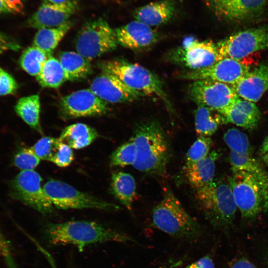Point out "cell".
<instances>
[{"instance_id":"cell-1","label":"cell","mask_w":268,"mask_h":268,"mask_svg":"<svg viewBox=\"0 0 268 268\" xmlns=\"http://www.w3.org/2000/svg\"><path fill=\"white\" fill-rule=\"evenodd\" d=\"M131 138L135 147L134 167L148 175L164 174L170 158L171 149L160 124L154 120L141 122L135 128Z\"/></svg>"},{"instance_id":"cell-2","label":"cell","mask_w":268,"mask_h":268,"mask_svg":"<svg viewBox=\"0 0 268 268\" xmlns=\"http://www.w3.org/2000/svg\"><path fill=\"white\" fill-rule=\"evenodd\" d=\"M46 241L51 245H71L81 251L89 245L107 242H136L125 233L94 221L76 220L48 223L44 228Z\"/></svg>"},{"instance_id":"cell-3","label":"cell","mask_w":268,"mask_h":268,"mask_svg":"<svg viewBox=\"0 0 268 268\" xmlns=\"http://www.w3.org/2000/svg\"><path fill=\"white\" fill-rule=\"evenodd\" d=\"M151 217L155 227L174 238L193 241L202 234L200 224L187 212L169 189L153 207Z\"/></svg>"},{"instance_id":"cell-4","label":"cell","mask_w":268,"mask_h":268,"mask_svg":"<svg viewBox=\"0 0 268 268\" xmlns=\"http://www.w3.org/2000/svg\"><path fill=\"white\" fill-rule=\"evenodd\" d=\"M195 198L205 218L214 227L225 228L232 223L237 206L228 182L213 181L195 190Z\"/></svg>"},{"instance_id":"cell-5","label":"cell","mask_w":268,"mask_h":268,"mask_svg":"<svg viewBox=\"0 0 268 268\" xmlns=\"http://www.w3.org/2000/svg\"><path fill=\"white\" fill-rule=\"evenodd\" d=\"M228 182L243 217L253 218L262 210H268V176L259 177L249 172L236 171Z\"/></svg>"},{"instance_id":"cell-6","label":"cell","mask_w":268,"mask_h":268,"mask_svg":"<svg viewBox=\"0 0 268 268\" xmlns=\"http://www.w3.org/2000/svg\"><path fill=\"white\" fill-rule=\"evenodd\" d=\"M102 72L113 75L142 96L154 95L161 99L169 109L170 102L159 78L145 67L122 60L105 61L99 64Z\"/></svg>"},{"instance_id":"cell-7","label":"cell","mask_w":268,"mask_h":268,"mask_svg":"<svg viewBox=\"0 0 268 268\" xmlns=\"http://www.w3.org/2000/svg\"><path fill=\"white\" fill-rule=\"evenodd\" d=\"M75 44L77 53L89 60L115 50L118 44L115 30L103 18L83 25Z\"/></svg>"},{"instance_id":"cell-8","label":"cell","mask_w":268,"mask_h":268,"mask_svg":"<svg viewBox=\"0 0 268 268\" xmlns=\"http://www.w3.org/2000/svg\"><path fill=\"white\" fill-rule=\"evenodd\" d=\"M44 190L54 206L59 209L95 208L116 210L118 206L80 192L70 185L55 179L43 186Z\"/></svg>"},{"instance_id":"cell-9","label":"cell","mask_w":268,"mask_h":268,"mask_svg":"<svg viewBox=\"0 0 268 268\" xmlns=\"http://www.w3.org/2000/svg\"><path fill=\"white\" fill-rule=\"evenodd\" d=\"M42 178L34 170L21 171L10 186L11 197L44 215L54 212V205L42 187Z\"/></svg>"},{"instance_id":"cell-10","label":"cell","mask_w":268,"mask_h":268,"mask_svg":"<svg viewBox=\"0 0 268 268\" xmlns=\"http://www.w3.org/2000/svg\"><path fill=\"white\" fill-rule=\"evenodd\" d=\"M220 60H242L260 50L268 49V26L239 31L217 44Z\"/></svg>"},{"instance_id":"cell-11","label":"cell","mask_w":268,"mask_h":268,"mask_svg":"<svg viewBox=\"0 0 268 268\" xmlns=\"http://www.w3.org/2000/svg\"><path fill=\"white\" fill-rule=\"evenodd\" d=\"M173 63L192 70L210 67L220 60L217 44L210 40L186 38L182 45L169 54Z\"/></svg>"},{"instance_id":"cell-12","label":"cell","mask_w":268,"mask_h":268,"mask_svg":"<svg viewBox=\"0 0 268 268\" xmlns=\"http://www.w3.org/2000/svg\"><path fill=\"white\" fill-rule=\"evenodd\" d=\"M189 90L198 105L208 107L221 115L239 98L231 85L209 79L193 81Z\"/></svg>"},{"instance_id":"cell-13","label":"cell","mask_w":268,"mask_h":268,"mask_svg":"<svg viewBox=\"0 0 268 268\" xmlns=\"http://www.w3.org/2000/svg\"><path fill=\"white\" fill-rule=\"evenodd\" d=\"M249 66L244 62V59L225 58L210 67L190 70L185 73L182 77L192 81L209 79L232 85L249 72Z\"/></svg>"},{"instance_id":"cell-14","label":"cell","mask_w":268,"mask_h":268,"mask_svg":"<svg viewBox=\"0 0 268 268\" xmlns=\"http://www.w3.org/2000/svg\"><path fill=\"white\" fill-rule=\"evenodd\" d=\"M60 105L63 114L68 118L98 116L108 110L107 103L90 89L79 90L62 97Z\"/></svg>"},{"instance_id":"cell-15","label":"cell","mask_w":268,"mask_h":268,"mask_svg":"<svg viewBox=\"0 0 268 268\" xmlns=\"http://www.w3.org/2000/svg\"><path fill=\"white\" fill-rule=\"evenodd\" d=\"M267 0H204L217 17L228 21H241L256 16L263 10Z\"/></svg>"},{"instance_id":"cell-16","label":"cell","mask_w":268,"mask_h":268,"mask_svg":"<svg viewBox=\"0 0 268 268\" xmlns=\"http://www.w3.org/2000/svg\"><path fill=\"white\" fill-rule=\"evenodd\" d=\"M78 7L76 0L60 3L43 2L29 18L27 24L30 27L38 29L58 27L69 21Z\"/></svg>"},{"instance_id":"cell-17","label":"cell","mask_w":268,"mask_h":268,"mask_svg":"<svg viewBox=\"0 0 268 268\" xmlns=\"http://www.w3.org/2000/svg\"><path fill=\"white\" fill-rule=\"evenodd\" d=\"M90 89L104 101L112 103L132 102L143 96L116 76L103 72L93 80Z\"/></svg>"},{"instance_id":"cell-18","label":"cell","mask_w":268,"mask_h":268,"mask_svg":"<svg viewBox=\"0 0 268 268\" xmlns=\"http://www.w3.org/2000/svg\"><path fill=\"white\" fill-rule=\"evenodd\" d=\"M118 43L133 50L147 48L154 44L158 34L151 27L137 20L115 30Z\"/></svg>"},{"instance_id":"cell-19","label":"cell","mask_w":268,"mask_h":268,"mask_svg":"<svg viewBox=\"0 0 268 268\" xmlns=\"http://www.w3.org/2000/svg\"><path fill=\"white\" fill-rule=\"evenodd\" d=\"M232 86L239 96L252 102H257L268 89V66H259Z\"/></svg>"},{"instance_id":"cell-20","label":"cell","mask_w":268,"mask_h":268,"mask_svg":"<svg viewBox=\"0 0 268 268\" xmlns=\"http://www.w3.org/2000/svg\"><path fill=\"white\" fill-rule=\"evenodd\" d=\"M176 10L175 0H158L137 7L133 16L135 20L150 27L157 26L171 20Z\"/></svg>"},{"instance_id":"cell-21","label":"cell","mask_w":268,"mask_h":268,"mask_svg":"<svg viewBox=\"0 0 268 268\" xmlns=\"http://www.w3.org/2000/svg\"><path fill=\"white\" fill-rule=\"evenodd\" d=\"M220 156L215 150L205 158L185 166V175L190 184L195 190L208 186L214 181L215 163Z\"/></svg>"},{"instance_id":"cell-22","label":"cell","mask_w":268,"mask_h":268,"mask_svg":"<svg viewBox=\"0 0 268 268\" xmlns=\"http://www.w3.org/2000/svg\"><path fill=\"white\" fill-rule=\"evenodd\" d=\"M224 122L245 129H253L260 118V112L252 102L239 98L223 114Z\"/></svg>"},{"instance_id":"cell-23","label":"cell","mask_w":268,"mask_h":268,"mask_svg":"<svg viewBox=\"0 0 268 268\" xmlns=\"http://www.w3.org/2000/svg\"><path fill=\"white\" fill-rule=\"evenodd\" d=\"M98 137L95 129L82 123H76L66 127L59 138L71 148L78 149L92 143Z\"/></svg>"},{"instance_id":"cell-24","label":"cell","mask_w":268,"mask_h":268,"mask_svg":"<svg viewBox=\"0 0 268 268\" xmlns=\"http://www.w3.org/2000/svg\"><path fill=\"white\" fill-rule=\"evenodd\" d=\"M111 190L118 201L129 210H131L136 196V183L129 173L120 171L111 176Z\"/></svg>"},{"instance_id":"cell-25","label":"cell","mask_w":268,"mask_h":268,"mask_svg":"<svg viewBox=\"0 0 268 268\" xmlns=\"http://www.w3.org/2000/svg\"><path fill=\"white\" fill-rule=\"evenodd\" d=\"M73 25L69 20L55 27L38 29L33 41V46L44 52L49 57Z\"/></svg>"},{"instance_id":"cell-26","label":"cell","mask_w":268,"mask_h":268,"mask_svg":"<svg viewBox=\"0 0 268 268\" xmlns=\"http://www.w3.org/2000/svg\"><path fill=\"white\" fill-rule=\"evenodd\" d=\"M59 60L67 74L68 80L82 79L92 73V67L89 60L77 52H63L61 54Z\"/></svg>"},{"instance_id":"cell-27","label":"cell","mask_w":268,"mask_h":268,"mask_svg":"<svg viewBox=\"0 0 268 268\" xmlns=\"http://www.w3.org/2000/svg\"><path fill=\"white\" fill-rule=\"evenodd\" d=\"M195 112V130L199 136H208L213 134L224 119L219 112L208 107L198 105Z\"/></svg>"},{"instance_id":"cell-28","label":"cell","mask_w":268,"mask_h":268,"mask_svg":"<svg viewBox=\"0 0 268 268\" xmlns=\"http://www.w3.org/2000/svg\"><path fill=\"white\" fill-rule=\"evenodd\" d=\"M16 114L31 128L40 134V101L38 95H32L19 99L15 106Z\"/></svg>"},{"instance_id":"cell-29","label":"cell","mask_w":268,"mask_h":268,"mask_svg":"<svg viewBox=\"0 0 268 268\" xmlns=\"http://www.w3.org/2000/svg\"><path fill=\"white\" fill-rule=\"evenodd\" d=\"M36 77L39 84L44 87L58 88L68 80L59 60L52 56L46 61Z\"/></svg>"},{"instance_id":"cell-30","label":"cell","mask_w":268,"mask_h":268,"mask_svg":"<svg viewBox=\"0 0 268 268\" xmlns=\"http://www.w3.org/2000/svg\"><path fill=\"white\" fill-rule=\"evenodd\" d=\"M49 57L44 52L33 46L23 52L19 62L24 71L31 75L37 76Z\"/></svg>"},{"instance_id":"cell-31","label":"cell","mask_w":268,"mask_h":268,"mask_svg":"<svg viewBox=\"0 0 268 268\" xmlns=\"http://www.w3.org/2000/svg\"><path fill=\"white\" fill-rule=\"evenodd\" d=\"M224 140L231 151L240 154H251V148L247 136L239 130L228 129L224 134Z\"/></svg>"},{"instance_id":"cell-32","label":"cell","mask_w":268,"mask_h":268,"mask_svg":"<svg viewBox=\"0 0 268 268\" xmlns=\"http://www.w3.org/2000/svg\"><path fill=\"white\" fill-rule=\"evenodd\" d=\"M135 158V147L133 140L125 142L118 147L110 158V165L112 166L125 167L133 165Z\"/></svg>"},{"instance_id":"cell-33","label":"cell","mask_w":268,"mask_h":268,"mask_svg":"<svg viewBox=\"0 0 268 268\" xmlns=\"http://www.w3.org/2000/svg\"><path fill=\"white\" fill-rule=\"evenodd\" d=\"M212 144V141L209 137L199 136L187 152L185 166H189L207 156L210 152Z\"/></svg>"},{"instance_id":"cell-34","label":"cell","mask_w":268,"mask_h":268,"mask_svg":"<svg viewBox=\"0 0 268 268\" xmlns=\"http://www.w3.org/2000/svg\"><path fill=\"white\" fill-rule=\"evenodd\" d=\"M61 142L59 138L44 136L31 147L40 160L51 162Z\"/></svg>"},{"instance_id":"cell-35","label":"cell","mask_w":268,"mask_h":268,"mask_svg":"<svg viewBox=\"0 0 268 268\" xmlns=\"http://www.w3.org/2000/svg\"><path fill=\"white\" fill-rule=\"evenodd\" d=\"M40 162V159L31 147H20L15 152L13 159L14 165L21 171L34 170Z\"/></svg>"},{"instance_id":"cell-36","label":"cell","mask_w":268,"mask_h":268,"mask_svg":"<svg viewBox=\"0 0 268 268\" xmlns=\"http://www.w3.org/2000/svg\"><path fill=\"white\" fill-rule=\"evenodd\" d=\"M73 159L72 148L61 142L51 162L59 167H65L69 166Z\"/></svg>"},{"instance_id":"cell-37","label":"cell","mask_w":268,"mask_h":268,"mask_svg":"<svg viewBox=\"0 0 268 268\" xmlns=\"http://www.w3.org/2000/svg\"><path fill=\"white\" fill-rule=\"evenodd\" d=\"M17 88L18 84L14 78L2 69L0 73V95L13 94Z\"/></svg>"},{"instance_id":"cell-38","label":"cell","mask_w":268,"mask_h":268,"mask_svg":"<svg viewBox=\"0 0 268 268\" xmlns=\"http://www.w3.org/2000/svg\"><path fill=\"white\" fill-rule=\"evenodd\" d=\"M19 48L16 41L0 31V54L8 50L17 51Z\"/></svg>"},{"instance_id":"cell-39","label":"cell","mask_w":268,"mask_h":268,"mask_svg":"<svg viewBox=\"0 0 268 268\" xmlns=\"http://www.w3.org/2000/svg\"><path fill=\"white\" fill-rule=\"evenodd\" d=\"M185 268H215V266L210 257L206 256L191 263Z\"/></svg>"},{"instance_id":"cell-40","label":"cell","mask_w":268,"mask_h":268,"mask_svg":"<svg viewBox=\"0 0 268 268\" xmlns=\"http://www.w3.org/2000/svg\"><path fill=\"white\" fill-rule=\"evenodd\" d=\"M7 8L11 13L20 12L24 7L25 0H3Z\"/></svg>"},{"instance_id":"cell-41","label":"cell","mask_w":268,"mask_h":268,"mask_svg":"<svg viewBox=\"0 0 268 268\" xmlns=\"http://www.w3.org/2000/svg\"><path fill=\"white\" fill-rule=\"evenodd\" d=\"M230 268H257L256 266L248 259L242 258L234 262Z\"/></svg>"},{"instance_id":"cell-42","label":"cell","mask_w":268,"mask_h":268,"mask_svg":"<svg viewBox=\"0 0 268 268\" xmlns=\"http://www.w3.org/2000/svg\"><path fill=\"white\" fill-rule=\"evenodd\" d=\"M183 260H169L158 268H179L183 264Z\"/></svg>"},{"instance_id":"cell-43","label":"cell","mask_w":268,"mask_h":268,"mask_svg":"<svg viewBox=\"0 0 268 268\" xmlns=\"http://www.w3.org/2000/svg\"><path fill=\"white\" fill-rule=\"evenodd\" d=\"M9 11L7 8L3 0H0V13H9Z\"/></svg>"},{"instance_id":"cell-44","label":"cell","mask_w":268,"mask_h":268,"mask_svg":"<svg viewBox=\"0 0 268 268\" xmlns=\"http://www.w3.org/2000/svg\"><path fill=\"white\" fill-rule=\"evenodd\" d=\"M8 245V242L0 231V248H5Z\"/></svg>"},{"instance_id":"cell-45","label":"cell","mask_w":268,"mask_h":268,"mask_svg":"<svg viewBox=\"0 0 268 268\" xmlns=\"http://www.w3.org/2000/svg\"><path fill=\"white\" fill-rule=\"evenodd\" d=\"M268 152V136L265 139L261 148V153L265 155Z\"/></svg>"},{"instance_id":"cell-46","label":"cell","mask_w":268,"mask_h":268,"mask_svg":"<svg viewBox=\"0 0 268 268\" xmlns=\"http://www.w3.org/2000/svg\"><path fill=\"white\" fill-rule=\"evenodd\" d=\"M44 2L60 3L68 1L70 0H43Z\"/></svg>"},{"instance_id":"cell-47","label":"cell","mask_w":268,"mask_h":268,"mask_svg":"<svg viewBox=\"0 0 268 268\" xmlns=\"http://www.w3.org/2000/svg\"><path fill=\"white\" fill-rule=\"evenodd\" d=\"M264 160L265 163L268 166V152L264 155Z\"/></svg>"},{"instance_id":"cell-48","label":"cell","mask_w":268,"mask_h":268,"mask_svg":"<svg viewBox=\"0 0 268 268\" xmlns=\"http://www.w3.org/2000/svg\"><path fill=\"white\" fill-rule=\"evenodd\" d=\"M267 268H268V259H267Z\"/></svg>"},{"instance_id":"cell-49","label":"cell","mask_w":268,"mask_h":268,"mask_svg":"<svg viewBox=\"0 0 268 268\" xmlns=\"http://www.w3.org/2000/svg\"><path fill=\"white\" fill-rule=\"evenodd\" d=\"M2 69L0 67V73Z\"/></svg>"}]
</instances>
